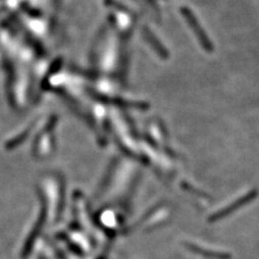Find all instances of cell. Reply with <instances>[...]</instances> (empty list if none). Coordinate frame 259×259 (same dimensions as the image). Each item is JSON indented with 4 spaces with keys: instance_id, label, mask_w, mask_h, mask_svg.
Segmentation results:
<instances>
[{
    "instance_id": "1",
    "label": "cell",
    "mask_w": 259,
    "mask_h": 259,
    "mask_svg": "<svg viewBox=\"0 0 259 259\" xmlns=\"http://www.w3.org/2000/svg\"><path fill=\"white\" fill-rule=\"evenodd\" d=\"M183 12H184V14H185V16H186V19H187L188 23L190 24V26H192V28H193V30H194V34H196V35L198 36V38H199L200 41L202 42V45H203V47H204L205 49H208V50H210V49H212V47H210L209 40H208V39L206 38V36L204 35L203 30H202V29L200 28V25L198 26V22H197L196 18H194V16L192 15V13L189 12L188 10H184Z\"/></svg>"
}]
</instances>
